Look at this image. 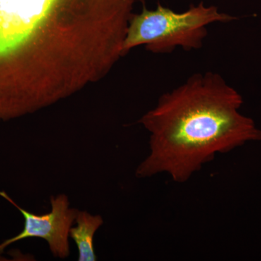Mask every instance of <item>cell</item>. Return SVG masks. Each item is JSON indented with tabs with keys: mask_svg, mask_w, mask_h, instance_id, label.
I'll return each instance as SVG.
<instances>
[{
	"mask_svg": "<svg viewBox=\"0 0 261 261\" xmlns=\"http://www.w3.org/2000/svg\"><path fill=\"white\" fill-rule=\"evenodd\" d=\"M241 94L219 73H195L163 94L141 118L149 133V152L136 169L137 178L166 173L185 183L211 162L247 142L261 130L240 113Z\"/></svg>",
	"mask_w": 261,
	"mask_h": 261,
	"instance_id": "6da1fadb",
	"label": "cell"
},
{
	"mask_svg": "<svg viewBox=\"0 0 261 261\" xmlns=\"http://www.w3.org/2000/svg\"><path fill=\"white\" fill-rule=\"evenodd\" d=\"M138 0H0V54L35 65L39 34L48 23L128 21Z\"/></svg>",
	"mask_w": 261,
	"mask_h": 261,
	"instance_id": "7a4b0ae2",
	"label": "cell"
},
{
	"mask_svg": "<svg viewBox=\"0 0 261 261\" xmlns=\"http://www.w3.org/2000/svg\"><path fill=\"white\" fill-rule=\"evenodd\" d=\"M238 19L220 12L214 5L207 6L203 2L190 5L181 13L160 3L154 10L144 7L140 13H133L130 17L120 50L121 56L142 45L154 54H171L177 47L197 50L203 46L208 25Z\"/></svg>",
	"mask_w": 261,
	"mask_h": 261,
	"instance_id": "3957f363",
	"label": "cell"
},
{
	"mask_svg": "<svg viewBox=\"0 0 261 261\" xmlns=\"http://www.w3.org/2000/svg\"><path fill=\"white\" fill-rule=\"evenodd\" d=\"M0 197L16 207L24 218L21 232L0 243V255L12 244L28 238H41L47 242L49 250L57 258L65 259L70 255V229L76 219L78 209L70 207L68 196L65 194L51 196V211L37 215L22 208L5 191Z\"/></svg>",
	"mask_w": 261,
	"mask_h": 261,
	"instance_id": "277c9868",
	"label": "cell"
},
{
	"mask_svg": "<svg viewBox=\"0 0 261 261\" xmlns=\"http://www.w3.org/2000/svg\"><path fill=\"white\" fill-rule=\"evenodd\" d=\"M77 226L71 227L69 235L76 244L79 250V261H95L94 237L104 221L99 215H92L87 211H79L75 219Z\"/></svg>",
	"mask_w": 261,
	"mask_h": 261,
	"instance_id": "5b68a950",
	"label": "cell"
}]
</instances>
